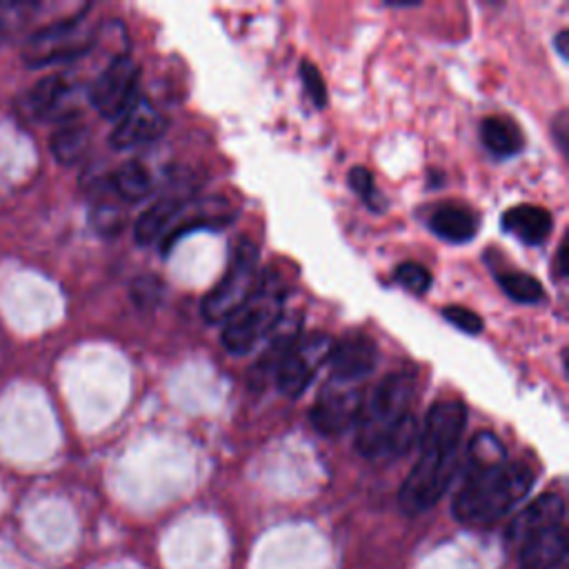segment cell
<instances>
[{
    "mask_svg": "<svg viewBox=\"0 0 569 569\" xmlns=\"http://www.w3.org/2000/svg\"><path fill=\"white\" fill-rule=\"evenodd\" d=\"M531 485L533 471L509 460L491 431H480L469 442L467 471L451 502L453 518L467 527H491L529 493Z\"/></svg>",
    "mask_w": 569,
    "mask_h": 569,
    "instance_id": "1",
    "label": "cell"
},
{
    "mask_svg": "<svg viewBox=\"0 0 569 569\" xmlns=\"http://www.w3.org/2000/svg\"><path fill=\"white\" fill-rule=\"evenodd\" d=\"M467 425V407L456 398L436 400L420 427V456L400 487V507L405 513L431 509L460 467V445Z\"/></svg>",
    "mask_w": 569,
    "mask_h": 569,
    "instance_id": "2",
    "label": "cell"
},
{
    "mask_svg": "<svg viewBox=\"0 0 569 569\" xmlns=\"http://www.w3.org/2000/svg\"><path fill=\"white\" fill-rule=\"evenodd\" d=\"M413 378L409 373H389L378 382L356 420V449L369 460H387L407 453L420 436L411 413Z\"/></svg>",
    "mask_w": 569,
    "mask_h": 569,
    "instance_id": "3",
    "label": "cell"
},
{
    "mask_svg": "<svg viewBox=\"0 0 569 569\" xmlns=\"http://www.w3.org/2000/svg\"><path fill=\"white\" fill-rule=\"evenodd\" d=\"M507 542L520 569H556L567 556L565 500L540 493L507 527Z\"/></svg>",
    "mask_w": 569,
    "mask_h": 569,
    "instance_id": "4",
    "label": "cell"
},
{
    "mask_svg": "<svg viewBox=\"0 0 569 569\" xmlns=\"http://www.w3.org/2000/svg\"><path fill=\"white\" fill-rule=\"evenodd\" d=\"M284 309V284L276 273H264L251 296L224 320L222 347L233 356L256 349L280 322Z\"/></svg>",
    "mask_w": 569,
    "mask_h": 569,
    "instance_id": "5",
    "label": "cell"
},
{
    "mask_svg": "<svg viewBox=\"0 0 569 569\" xmlns=\"http://www.w3.org/2000/svg\"><path fill=\"white\" fill-rule=\"evenodd\" d=\"M258 269V249L249 240H238L229 264L218 284L202 298L200 311L207 322H224L253 291Z\"/></svg>",
    "mask_w": 569,
    "mask_h": 569,
    "instance_id": "6",
    "label": "cell"
},
{
    "mask_svg": "<svg viewBox=\"0 0 569 569\" xmlns=\"http://www.w3.org/2000/svg\"><path fill=\"white\" fill-rule=\"evenodd\" d=\"M87 9L73 18L56 20L31 33L24 44V60L29 64H51L84 56L98 40L96 31L87 22Z\"/></svg>",
    "mask_w": 569,
    "mask_h": 569,
    "instance_id": "7",
    "label": "cell"
},
{
    "mask_svg": "<svg viewBox=\"0 0 569 569\" xmlns=\"http://www.w3.org/2000/svg\"><path fill=\"white\" fill-rule=\"evenodd\" d=\"M138 78H140L138 64L131 60V56L120 53L91 82L87 91L89 102L100 116L118 120L131 107V102L140 96Z\"/></svg>",
    "mask_w": 569,
    "mask_h": 569,
    "instance_id": "8",
    "label": "cell"
},
{
    "mask_svg": "<svg viewBox=\"0 0 569 569\" xmlns=\"http://www.w3.org/2000/svg\"><path fill=\"white\" fill-rule=\"evenodd\" d=\"M333 340L327 333L298 336V340L284 353L278 371L276 385L282 396L298 398L316 378V371L327 362Z\"/></svg>",
    "mask_w": 569,
    "mask_h": 569,
    "instance_id": "9",
    "label": "cell"
},
{
    "mask_svg": "<svg viewBox=\"0 0 569 569\" xmlns=\"http://www.w3.org/2000/svg\"><path fill=\"white\" fill-rule=\"evenodd\" d=\"M362 391L353 385H338L327 380L311 407V425L325 436H338L356 425L362 409Z\"/></svg>",
    "mask_w": 569,
    "mask_h": 569,
    "instance_id": "10",
    "label": "cell"
},
{
    "mask_svg": "<svg viewBox=\"0 0 569 569\" xmlns=\"http://www.w3.org/2000/svg\"><path fill=\"white\" fill-rule=\"evenodd\" d=\"M376 362L378 349L367 336H347L331 347V353L327 358L329 380L358 387V382L376 369Z\"/></svg>",
    "mask_w": 569,
    "mask_h": 569,
    "instance_id": "11",
    "label": "cell"
},
{
    "mask_svg": "<svg viewBox=\"0 0 569 569\" xmlns=\"http://www.w3.org/2000/svg\"><path fill=\"white\" fill-rule=\"evenodd\" d=\"M167 129V118L151 104L149 98L138 96L131 107L118 118L109 142L113 149H131L158 140Z\"/></svg>",
    "mask_w": 569,
    "mask_h": 569,
    "instance_id": "12",
    "label": "cell"
},
{
    "mask_svg": "<svg viewBox=\"0 0 569 569\" xmlns=\"http://www.w3.org/2000/svg\"><path fill=\"white\" fill-rule=\"evenodd\" d=\"M29 111L42 120L69 122L76 118V87L62 73H51L38 80L29 91Z\"/></svg>",
    "mask_w": 569,
    "mask_h": 569,
    "instance_id": "13",
    "label": "cell"
},
{
    "mask_svg": "<svg viewBox=\"0 0 569 569\" xmlns=\"http://www.w3.org/2000/svg\"><path fill=\"white\" fill-rule=\"evenodd\" d=\"M298 340V320H280L278 327L267 336V347L262 349L260 358L253 362V367L249 369L247 382L251 385V389H262L269 380V376L276 378V371L284 358V353L289 351V347Z\"/></svg>",
    "mask_w": 569,
    "mask_h": 569,
    "instance_id": "14",
    "label": "cell"
},
{
    "mask_svg": "<svg viewBox=\"0 0 569 569\" xmlns=\"http://www.w3.org/2000/svg\"><path fill=\"white\" fill-rule=\"evenodd\" d=\"M187 202L189 200L182 196H164V198H158L156 202H151L136 220V227H133L136 242L153 244L156 240H162Z\"/></svg>",
    "mask_w": 569,
    "mask_h": 569,
    "instance_id": "15",
    "label": "cell"
},
{
    "mask_svg": "<svg viewBox=\"0 0 569 569\" xmlns=\"http://www.w3.org/2000/svg\"><path fill=\"white\" fill-rule=\"evenodd\" d=\"M553 218L545 207L516 204L502 213V229L525 244H540L547 240Z\"/></svg>",
    "mask_w": 569,
    "mask_h": 569,
    "instance_id": "16",
    "label": "cell"
},
{
    "mask_svg": "<svg viewBox=\"0 0 569 569\" xmlns=\"http://www.w3.org/2000/svg\"><path fill=\"white\" fill-rule=\"evenodd\" d=\"M429 227L438 238L462 244L478 233V216L462 204H442L431 213Z\"/></svg>",
    "mask_w": 569,
    "mask_h": 569,
    "instance_id": "17",
    "label": "cell"
},
{
    "mask_svg": "<svg viewBox=\"0 0 569 569\" xmlns=\"http://www.w3.org/2000/svg\"><path fill=\"white\" fill-rule=\"evenodd\" d=\"M480 138L487 151L493 153L496 158L516 156L525 144V136L520 127L507 116H487L480 122Z\"/></svg>",
    "mask_w": 569,
    "mask_h": 569,
    "instance_id": "18",
    "label": "cell"
},
{
    "mask_svg": "<svg viewBox=\"0 0 569 569\" xmlns=\"http://www.w3.org/2000/svg\"><path fill=\"white\" fill-rule=\"evenodd\" d=\"M89 127L78 122V120H69L62 122L53 133H51V153L60 164H76L78 160H82V156L89 149Z\"/></svg>",
    "mask_w": 569,
    "mask_h": 569,
    "instance_id": "19",
    "label": "cell"
},
{
    "mask_svg": "<svg viewBox=\"0 0 569 569\" xmlns=\"http://www.w3.org/2000/svg\"><path fill=\"white\" fill-rule=\"evenodd\" d=\"M113 191L129 202H138L153 191V176L140 160H127L111 176Z\"/></svg>",
    "mask_w": 569,
    "mask_h": 569,
    "instance_id": "20",
    "label": "cell"
},
{
    "mask_svg": "<svg viewBox=\"0 0 569 569\" xmlns=\"http://www.w3.org/2000/svg\"><path fill=\"white\" fill-rule=\"evenodd\" d=\"M498 284L507 298L520 305H538L545 298L542 284L525 271H505L498 276Z\"/></svg>",
    "mask_w": 569,
    "mask_h": 569,
    "instance_id": "21",
    "label": "cell"
},
{
    "mask_svg": "<svg viewBox=\"0 0 569 569\" xmlns=\"http://www.w3.org/2000/svg\"><path fill=\"white\" fill-rule=\"evenodd\" d=\"M349 187L358 193V198H360L371 211L380 213V211L387 207V202H385L382 193L378 191L376 180H373V176H371V171H369L367 167H351V169H349Z\"/></svg>",
    "mask_w": 569,
    "mask_h": 569,
    "instance_id": "22",
    "label": "cell"
},
{
    "mask_svg": "<svg viewBox=\"0 0 569 569\" xmlns=\"http://www.w3.org/2000/svg\"><path fill=\"white\" fill-rule=\"evenodd\" d=\"M393 280L402 289H407V291H411L416 296H422L431 287V271L427 267H422L420 262H402V264L396 267Z\"/></svg>",
    "mask_w": 569,
    "mask_h": 569,
    "instance_id": "23",
    "label": "cell"
},
{
    "mask_svg": "<svg viewBox=\"0 0 569 569\" xmlns=\"http://www.w3.org/2000/svg\"><path fill=\"white\" fill-rule=\"evenodd\" d=\"M91 227L100 233V236H116L120 233L122 229V222H124V216L122 211L113 204V202H98L93 209H91Z\"/></svg>",
    "mask_w": 569,
    "mask_h": 569,
    "instance_id": "24",
    "label": "cell"
},
{
    "mask_svg": "<svg viewBox=\"0 0 569 569\" xmlns=\"http://www.w3.org/2000/svg\"><path fill=\"white\" fill-rule=\"evenodd\" d=\"M300 80H302V87H305L307 96L311 98V102L318 109H322L327 104V84H325L320 69L313 62L302 60L300 62Z\"/></svg>",
    "mask_w": 569,
    "mask_h": 569,
    "instance_id": "25",
    "label": "cell"
},
{
    "mask_svg": "<svg viewBox=\"0 0 569 569\" xmlns=\"http://www.w3.org/2000/svg\"><path fill=\"white\" fill-rule=\"evenodd\" d=\"M442 318L449 322V325H453L456 329H460V331H465V333H471V336H476V333H480L482 331V318L476 313V311H471V309H467V307H462V305H447L445 309H442Z\"/></svg>",
    "mask_w": 569,
    "mask_h": 569,
    "instance_id": "26",
    "label": "cell"
},
{
    "mask_svg": "<svg viewBox=\"0 0 569 569\" xmlns=\"http://www.w3.org/2000/svg\"><path fill=\"white\" fill-rule=\"evenodd\" d=\"M162 280L156 276H140L131 282V298L138 307H153L160 302Z\"/></svg>",
    "mask_w": 569,
    "mask_h": 569,
    "instance_id": "27",
    "label": "cell"
},
{
    "mask_svg": "<svg viewBox=\"0 0 569 569\" xmlns=\"http://www.w3.org/2000/svg\"><path fill=\"white\" fill-rule=\"evenodd\" d=\"M38 4H24V2H0V31H13L22 24H27L29 13Z\"/></svg>",
    "mask_w": 569,
    "mask_h": 569,
    "instance_id": "28",
    "label": "cell"
},
{
    "mask_svg": "<svg viewBox=\"0 0 569 569\" xmlns=\"http://www.w3.org/2000/svg\"><path fill=\"white\" fill-rule=\"evenodd\" d=\"M567 111H560L551 124V133L556 136V142L558 147L565 151V144H567Z\"/></svg>",
    "mask_w": 569,
    "mask_h": 569,
    "instance_id": "29",
    "label": "cell"
},
{
    "mask_svg": "<svg viewBox=\"0 0 569 569\" xmlns=\"http://www.w3.org/2000/svg\"><path fill=\"white\" fill-rule=\"evenodd\" d=\"M553 47L558 51L560 58H567L569 56V31L567 29H560L558 36L553 38Z\"/></svg>",
    "mask_w": 569,
    "mask_h": 569,
    "instance_id": "30",
    "label": "cell"
},
{
    "mask_svg": "<svg viewBox=\"0 0 569 569\" xmlns=\"http://www.w3.org/2000/svg\"><path fill=\"white\" fill-rule=\"evenodd\" d=\"M556 269L560 276L567 273V242L562 240L558 247V256H556Z\"/></svg>",
    "mask_w": 569,
    "mask_h": 569,
    "instance_id": "31",
    "label": "cell"
}]
</instances>
